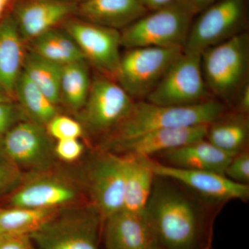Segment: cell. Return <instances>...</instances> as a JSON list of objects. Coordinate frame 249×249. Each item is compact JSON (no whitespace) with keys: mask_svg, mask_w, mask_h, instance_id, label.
I'll return each instance as SVG.
<instances>
[{"mask_svg":"<svg viewBox=\"0 0 249 249\" xmlns=\"http://www.w3.org/2000/svg\"><path fill=\"white\" fill-rule=\"evenodd\" d=\"M145 214L160 249H212V224L200 206L167 178L156 176Z\"/></svg>","mask_w":249,"mask_h":249,"instance_id":"cell-1","label":"cell"},{"mask_svg":"<svg viewBox=\"0 0 249 249\" xmlns=\"http://www.w3.org/2000/svg\"><path fill=\"white\" fill-rule=\"evenodd\" d=\"M226 112L225 104L213 98L186 106H162L145 100L135 101L124 120L106 135L104 150L153 131L209 124Z\"/></svg>","mask_w":249,"mask_h":249,"instance_id":"cell-2","label":"cell"},{"mask_svg":"<svg viewBox=\"0 0 249 249\" xmlns=\"http://www.w3.org/2000/svg\"><path fill=\"white\" fill-rule=\"evenodd\" d=\"M203 76L211 96L222 103L236 100L249 82V35L243 31L201 53Z\"/></svg>","mask_w":249,"mask_h":249,"instance_id":"cell-3","label":"cell"},{"mask_svg":"<svg viewBox=\"0 0 249 249\" xmlns=\"http://www.w3.org/2000/svg\"><path fill=\"white\" fill-rule=\"evenodd\" d=\"M103 218L92 205L59 210L30 236L36 249H101Z\"/></svg>","mask_w":249,"mask_h":249,"instance_id":"cell-4","label":"cell"},{"mask_svg":"<svg viewBox=\"0 0 249 249\" xmlns=\"http://www.w3.org/2000/svg\"><path fill=\"white\" fill-rule=\"evenodd\" d=\"M196 14L186 0L151 11L122 29L121 47H184Z\"/></svg>","mask_w":249,"mask_h":249,"instance_id":"cell-5","label":"cell"},{"mask_svg":"<svg viewBox=\"0 0 249 249\" xmlns=\"http://www.w3.org/2000/svg\"><path fill=\"white\" fill-rule=\"evenodd\" d=\"M121 55L115 81L134 101L145 100L170 67L183 53L182 47H137Z\"/></svg>","mask_w":249,"mask_h":249,"instance_id":"cell-6","label":"cell"},{"mask_svg":"<svg viewBox=\"0 0 249 249\" xmlns=\"http://www.w3.org/2000/svg\"><path fill=\"white\" fill-rule=\"evenodd\" d=\"M211 98L203 76L201 54L183 52L145 101L162 106H186Z\"/></svg>","mask_w":249,"mask_h":249,"instance_id":"cell-7","label":"cell"},{"mask_svg":"<svg viewBox=\"0 0 249 249\" xmlns=\"http://www.w3.org/2000/svg\"><path fill=\"white\" fill-rule=\"evenodd\" d=\"M199 14L183 47L186 53L201 54L245 31V0H218Z\"/></svg>","mask_w":249,"mask_h":249,"instance_id":"cell-8","label":"cell"},{"mask_svg":"<svg viewBox=\"0 0 249 249\" xmlns=\"http://www.w3.org/2000/svg\"><path fill=\"white\" fill-rule=\"evenodd\" d=\"M135 101L115 80L99 74L91 80L80 112V124L93 134L107 135L127 115Z\"/></svg>","mask_w":249,"mask_h":249,"instance_id":"cell-9","label":"cell"},{"mask_svg":"<svg viewBox=\"0 0 249 249\" xmlns=\"http://www.w3.org/2000/svg\"><path fill=\"white\" fill-rule=\"evenodd\" d=\"M1 142L6 158L30 173L52 169L57 159L53 139L45 126L29 119L15 124Z\"/></svg>","mask_w":249,"mask_h":249,"instance_id":"cell-10","label":"cell"},{"mask_svg":"<svg viewBox=\"0 0 249 249\" xmlns=\"http://www.w3.org/2000/svg\"><path fill=\"white\" fill-rule=\"evenodd\" d=\"M62 24L89 65L100 74L115 80L121 55L120 31L79 18H69Z\"/></svg>","mask_w":249,"mask_h":249,"instance_id":"cell-11","label":"cell"},{"mask_svg":"<svg viewBox=\"0 0 249 249\" xmlns=\"http://www.w3.org/2000/svg\"><path fill=\"white\" fill-rule=\"evenodd\" d=\"M79 187L66 177L46 171L32 172L12 193L10 206L37 209H62L79 199Z\"/></svg>","mask_w":249,"mask_h":249,"instance_id":"cell-12","label":"cell"},{"mask_svg":"<svg viewBox=\"0 0 249 249\" xmlns=\"http://www.w3.org/2000/svg\"><path fill=\"white\" fill-rule=\"evenodd\" d=\"M87 178L90 204L98 211L103 220L124 209V155L103 152L91 162Z\"/></svg>","mask_w":249,"mask_h":249,"instance_id":"cell-13","label":"cell"},{"mask_svg":"<svg viewBox=\"0 0 249 249\" xmlns=\"http://www.w3.org/2000/svg\"><path fill=\"white\" fill-rule=\"evenodd\" d=\"M150 165L156 176L172 180L209 200L224 202L249 199V185L236 183L222 174L176 168L152 158Z\"/></svg>","mask_w":249,"mask_h":249,"instance_id":"cell-14","label":"cell"},{"mask_svg":"<svg viewBox=\"0 0 249 249\" xmlns=\"http://www.w3.org/2000/svg\"><path fill=\"white\" fill-rule=\"evenodd\" d=\"M78 5L63 0H19L11 14L23 41L29 42L76 15Z\"/></svg>","mask_w":249,"mask_h":249,"instance_id":"cell-15","label":"cell"},{"mask_svg":"<svg viewBox=\"0 0 249 249\" xmlns=\"http://www.w3.org/2000/svg\"><path fill=\"white\" fill-rule=\"evenodd\" d=\"M101 238L105 249H160L145 213L124 209L103 220Z\"/></svg>","mask_w":249,"mask_h":249,"instance_id":"cell-16","label":"cell"},{"mask_svg":"<svg viewBox=\"0 0 249 249\" xmlns=\"http://www.w3.org/2000/svg\"><path fill=\"white\" fill-rule=\"evenodd\" d=\"M209 124L153 131L121 142L104 151L152 158V156L160 155L206 138Z\"/></svg>","mask_w":249,"mask_h":249,"instance_id":"cell-17","label":"cell"},{"mask_svg":"<svg viewBox=\"0 0 249 249\" xmlns=\"http://www.w3.org/2000/svg\"><path fill=\"white\" fill-rule=\"evenodd\" d=\"M147 12L140 0H87L78 5L76 15L87 22L119 30Z\"/></svg>","mask_w":249,"mask_h":249,"instance_id":"cell-18","label":"cell"},{"mask_svg":"<svg viewBox=\"0 0 249 249\" xmlns=\"http://www.w3.org/2000/svg\"><path fill=\"white\" fill-rule=\"evenodd\" d=\"M164 164L183 169L205 170L224 175L234 155L219 150L206 139L160 155Z\"/></svg>","mask_w":249,"mask_h":249,"instance_id":"cell-19","label":"cell"},{"mask_svg":"<svg viewBox=\"0 0 249 249\" xmlns=\"http://www.w3.org/2000/svg\"><path fill=\"white\" fill-rule=\"evenodd\" d=\"M24 43L14 16L5 15L0 19V89L9 97L22 70Z\"/></svg>","mask_w":249,"mask_h":249,"instance_id":"cell-20","label":"cell"},{"mask_svg":"<svg viewBox=\"0 0 249 249\" xmlns=\"http://www.w3.org/2000/svg\"><path fill=\"white\" fill-rule=\"evenodd\" d=\"M123 155L124 159V210L135 213H145L156 178L150 165V158Z\"/></svg>","mask_w":249,"mask_h":249,"instance_id":"cell-21","label":"cell"},{"mask_svg":"<svg viewBox=\"0 0 249 249\" xmlns=\"http://www.w3.org/2000/svg\"><path fill=\"white\" fill-rule=\"evenodd\" d=\"M249 121L242 113L225 114L208 125L206 139L219 150L231 155L247 150Z\"/></svg>","mask_w":249,"mask_h":249,"instance_id":"cell-22","label":"cell"},{"mask_svg":"<svg viewBox=\"0 0 249 249\" xmlns=\"http://www.w3.org/2000/svg\"><path fill=\"white\" fill-rule=\"evenodd\" d=\"M29 43L30 52L59 65L86 60L75 41L64 29L53 28Z\"/></svg>","mask_w":249,"mask_h":249,"instance_id":"cell-23","label":"cell"},{"mask_svg":"<svg viewBox=\"0 0 249 249\" xmlns=\"http://www.w3.org/2000/svg\"><path fill=\"white\" fill-rule=\"evenodd\" d=\"M14 96L27 119L41 125L45 127L59 114L58 106L46 96L23 70L15 85Z\"/></svg>","mask_w":249,"mask_h":249,"instance_id":"cell-24","label":"cell"},{"mask_svg":"<svg viewBox=\"0 0 249 249\" xmlns=\"http://www.w3.org/2000/svg\"><path fill=\"white\" fill-rule=\"evenodd\" d=\"M89 64L86 60L62 65L60 76V103L79 112L84 107L90 88Z\"/></svg>","mask_w":249,"mask_h":249,"instance_id":"cell-25","label":"cell"},{"mask_svg":"<svg viewBox=\"0 0 249 249\" xmlns=\"http://www.w3.org/2000/svg\"><path fill=\"white\" fill-rule=\"evenodd\" d=\"M62 67L29 51L25 54L22 70L46 96L58 106L60 103Z\"/></svg>","mask_w":249,"mask_h":249,"instance_id":"cell-26","label":"cell"},{"mask_svg":"<svg viewBox=\"0 0 249 249\" xmlns=\"http://www.w3.org/2000/svg\"><path fill=\"white\" fill-rule=\"evenodd\" d=\"M60 209H37L10 206L0 209L1 234L31 235Z\"/></svg>","mask_w":249,"mask_h":249,"instance_id":"cell-27","label":"cell"},{"mask_svg":"<svg viewBox=\"0 0 249 249\" xmlns=\"http://www.w3.org/2000/svg\"><path fill=\"white\" fill-rule=\"evenodd\" d=\"M45 128L51 137L56 141L67 139H79L84 134L85 129L80 121L58 114L54 116Z\"/></svg>","mask_w":249,"mask_h":249,"instance_id":"cell-28","label":"cell"},{"mask_svg":"<svg viewBox=\"0 0 249 249\" xmlns=\"http://www.w3.org/2000/svg\"><path fill=\"white\" fill-rule=\"evenodd\" d=\"M22 170L7 158L0 160V195L13 193L24 178Z\"/></svg>","mask_w":249,"mask_h":249,"instance_id":"cell-29","label":"cell"},{"mask_svg":"<svg viewBox=\"0 0 249 249\" xmlns=\"http://www.w3.org/2000/svg\"><path fill=\"white\" fill-rule=\"evenodd\" d=\"M224 175L232 181L249 185V152L248 149L232 157L224 172Z\"/></svg>","mask_w":249,"mask_h":249,"instance_id":"cell-30","label":"cell"},{"mask_svg":"<svg viewBox=\"0 0 249 249\" xmlns=\"http://www.w3.org/2000/svg\"><path fill=\"white\" fill-rule=\"evenodd\" d=\"M27 119L19 106L11 101L0 102V142L15 124Z\"/></svg>","mask_w":249,"mask_h":249,"instance_id":"cell-31","label":"cell"},{"mask_svg":"<svg viewBox=\"0 0 249 249\" xmlns=\"http://www.w3.org/2000/svg\"><path fill=\"white\" fill-rule=\"evenodd\" d=\"M58 160L71 163L79 160L84 152V145L79 139H67L56 141L54 147Z\"/></svg>","mask_w":249,"mask_h":249,"instance_id":"cell-32","label":"cell"},{"mask_svg":"<svg viewBox=\"0 0 249 249\" xmlns=\"http://www.w3.org/2000/svg\"><path fill=\"white\" fill-rule=\"evenodd\" d=\"M0 249H36L28 234H1Z\"/></svg>","mask_w":249,"mask_h":249,"instance_id":"cell-33","label":"cell"},{"mask_svg":"<svg viewBox=\"0 0 249 249\" xmlns=\"http://www.w3.org/2000/svg\"><path fill=\"white\" fill-rule=\"evenodd\" d=\"M239 112L247 114L249 111V83L247 82L242 88L236 98Z\"/></svg>","mask_w":249,"mask_h":249,"instance_id":"cell-34","label":"cell"},{"mask_svg":"<svg viewBox=\"0 0 249 249\" xmlns=\"http://www.w3.org/2000/svg\"><path fill=\"white\" fill-rule=\"evenodd\" d=\"M181 0H140L147 11H153L178 2Z\"/></svg>","mask_w":249,"mask_h":249,"instance_id":"cell-35","label":"cell"},{"mask_svg":"<svg viewBox=\"0 0 249 249\" xmlns=\"http://www.w3.org/2000/svg\"><path fill=\"white\" fill-rule=\"evenodd\" d=\"M217 1L218 0H186L196 15Z\"/></svg>","mask_w":249,"mask_h":249,"instance_id":"cell-36","label":"cell"},{"mask_svg":"<svg viewBox=\"0 0 249 249\" xmlns=\"http://www.w3.org/2000/svg\"><path fill=\"white\" fill-rule=\"evenodd\" d=\"M14 1V0H0V19L6 15V10Z\"/></svg>","mask_w":249,"mask_h":249,"instance_id":"cell-37","label":"cell"},{"mask_svg":"<svg viewBox=\"0 0 249 249\" xmlns=\"http://www.w3.org/2000/svg\"><path fill=\"white\" fill-rule=\"evenodd\" d=\"M9 101H11L9 96L0 89V102H9Z\"/></svg>","mask_w":249,"mask_h":249,"instance_id":"cell-38","label":"cell"},{"mask_svg":"<svg viewBox=\"0 0 249 249\" xmlns=\"http://www.w3.org/2000/svg\"><path fill=\"white\" fill-rule=\"evenodd\" d=\"M6 158V156H5L4 152H3L2 150H1V147H0V160L1 159Z\"/></svg>","mask_w":249,"mask_h":249,"instance_id":"cell-39","label":"cell"},{"mask_svg":"<svg viewBox=\"0 0 249 249\" xmlns=\"http://www.w3.org/2000/svg\"><path fill=\"white\" fill-rule=\"evenodd\" d=\"M63 1H73V2H76L77 1H80V3L83 2V1H87V0H63Z\"/></svg>","mask_w":249,"mask_h":249,"instance_id":"cell-40","label":"cell"}]
</instances>
